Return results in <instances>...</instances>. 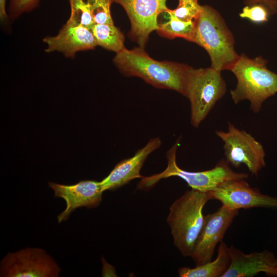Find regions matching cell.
I'll return each instance as SVG.
<instances>
[{"instance_id": "obj_2", "label": "cell", "mask_w": 277, "mask_h": 277, "mask_svg": "<svg viewBox=\"0 0 277 277\" xmlns=\"http://www.w3.org/2000/svg\"><path fill=\"white\" fill-rule=\"evenodd\" d=\"M267 62L261 56L250 58L240 55L230 69L237 80L235 89L230 91L235 104L248 100L250 109L257 113L264 102L277 92V74L267 68Z\"/></svg>"}, {"instance_id": "obj_1", "label": "cell", "mask_w": 277, "mask_h": 277, "mask_svg": "<svg viewBox=\"0 0 277 277\" xmlns=\"http://www.w3.org/2000/svg\"><path fill=\"white\" fill-rule=\"evenodd\" d=\"M113 62L125 76L140 77L156 88L172 90L186 95L191 68L186 64L157 61L140 46L132 49L125 48L116 53Z\"/></svg>"}, {"instance_id": "obj_12", "label": "cell", "mask_w": 277, "mask_h": 277, "mask_svg": "<svg viewBox=\"0 0 277 277\" xmlns=\"http://www.w3.org/2000/svg\"><path fill=\"white\" fill-rule=\"evenodd\" d=\"M49 186L54 191L55 197H61L66 202L65 209L57 217L59 223L67 221L76 208L96 207L102 200L101 182L94 180H83L73 185L49 182Z\"/></svg>"}, {"instance_id": "obj_15", "label": "cell", "mask_w": 277, "mask_h": 277, "mask_svg": "<svg viewBox=\"0 0 277 277\" xmlns=\"http://www.w3.org/2000/svg\"><path fill=\"white\" fill-rule=\"evenodd\" d=\"M162 144L159 137L150 139L134 155L117 164L109 175L101 182L103 191L116 189L136 178L143 177L140 171L148 156Z\"/></svg>"}, {"instance_id": "obj_17", "label": "cell", "mask_w": 277, "mask_h": 277, "mask_svg": "<svg viewBox=\"0 0 277 277\" xmlns=\"http://www.w3.org/2000/svg\"><path fill=\"white\" fill-rule=\"evenodd\" d=\"M91 30L97 46L115 53L126 48L124 45V35L114 24H95Z\"/></svg>"}, {"instance_id": "obj_6", "label": "cell", "mask_w": 277, "mask_h": 277, "mask_svg": "<svg viewBox=\"0 0 277 277\" xmlns=\"http://www.w3.org/2000/svg\"><path fill=\"white\" fill-rule=\"evenodd\" d=\"M221 71L209 67H191L188 78L185 96L190 103V121L197 128L216 102L226 92V84Z\"/></svg>"}, {"instance_id": "obj_7", "label": "cell", "mask_w": 277, "mask_h": 277, "mask_svg": "<svg viewBox=\"0 0 277 277\" xmlns=\"http://www.w3.org/2000/svg\"><path fill=\"white\" fill-rule=\"evenodd\" d=\"M228 124L227 131H215L216 135L224 143L226 161L235 168L244 164L252 175L258 176L266 165L263 146L250 134L239 129L229 122Z\"/></svg>"}, {"instance_id": "obj_14", "label": "cell", "mask_w": 277, "mask_h": 277, "mask_svg": "<svg viewBox=\"0 0 277 277\" xmlns=\"http://www.w3.org/2000/svg\"><path fill=\"white\" fill-rule=\"evenodd\" d=\"M43 42L47 45L45 51L61 52L73 58L80 51L94 49L97 44L91 30L82 26L66 23L55 36H46Z\"/></svg>"}, {"instance_id": "obj_19", "label": "cell", "mask_w": 277, "mask_h": 277, "mask_svg": "<svg viewBox=\"0 0 277 277\" xmlns=\"http://www.w3.org/2000/svg\"><path fill=\"white\" fill-rule=\"evenodd\" d=\"M70 8V16L67 23L82 26L91 29L95 24L93 22L88 0H68Z\"/></svg>"}, {"instance_id": "obj_5", "label": "cell", "mask_w": 277, "mask_h": 277, "mask_svg": "<svg viewBox=\"0 0 277 277\" xmlns=\"http://www.w3.org/2000/svg\"><path fill=\"white\" fill-rule=\"evenodd\" d=\"M180 145L178 140L166 153L167 166L162 172L149 176H143L137 184L140 189L153 187L162 179L177 176L185 181L192 189L203 192L214 190L223 183L236 179H246L248 174L234 171L224 159L221 160L211 169L202 171H189L179 167L176 161V154Z\"/></svg>"}, {"instance_id": "obj_21", "label": "cell", "mask_w": 277, "mask_h": 277, "mask_svg": "<svg viewBox=\"0 0 277 277\" xmlns=\"http://www.w3.org/2000/svg\"><path fill=\"white\" fill-rule=\"evenodd\" d=\"M88 2L95 24H114L110 11L112 0H88Z\"/></svg>"}, {"instance_id": "obj_9", "label": "cell", "mask_w": 277, "mask_h": 277, "mask_svg": "<svg viewBox=\"0 0 277 277\" xmlns=\"http://www.w3.org/2000/svg\"><path fill=\"white\" fill-rule=\"evenodd\" d=\"M112 1L120 5L128 16L131 26L129 36L143 48L150 33L158 28V16L169 9L167 0Z\"/></svg>"}, {"instance_id": "obj_18", "label": "cell", "mask_w": 277, "mask_h": 277, "mask_svg": "<svg viewBox=\"0 0 277 277\" xmlns=\"http://www.w3.org/2000/svg\"><path fill=\"white\" fill-rule=\"evenodd\" d=\"M167 14L168 21L159 24L156 30L158 34L170 39L182 37L196 44V32L195 21L185 22L170 13Z\"/></svg>"}, {"instance_id": "obj_11", "label": "cell", "mask_w": 277, "mask_h": 277, "mask_svg": "<svg viewBox=\"0 0 277 277\" xmlns=\"http://www.w3.org/2000/svg\"><path fill=\"white\" fill-rule=\"evenodd\" d=\"M238 210L222 205L216 211L204 216V223L191 256L196 266L211 261L215 247L238 215Z\"/></svg>"}, {"instance_id": "obj_16", "label": "cell", "mask_w": 277, "mask_h": 277, "mask_svg": "<svg viewBox=\"0 0 277 277\" xmlns=\"http://www.w3.org/2000/svg\"><path fill=\"white\" fill-rule=\"evenodd\" d=\"M230 262L229 247L222 241L214 260L192 268L181 267L178 269V274L180 277H222L229 268Z\"/></svg>"}, {"instance_id": "obj_13", "label": "cell", "mask_w": 277, "mask_h": 277, "mask_svg": "<svg viewBox=\"0 0 277 277\" xmlns=\"http://www.w3.org/2000/svg\"><path fill=\"white\" fill-rule=\"evenodd\" d=\"M230 265L222 277H253L261 272L277 277V258L268 250L244 253L231 245L229 247Z\"/></svg>"}, {"instance_id": "obj_4", "label": "cell", "mask_w": 277, "mask_h": 277, "mask_svg": "<svg viewBox=\"0 0 277 277\" xmlns=\"http://www.w3.org/2000/svg\"><path fill=\"white\" fill-rule=\"evenodd\" d=\"M195 25L196 44L208 53L211 67L221 72L230 70L240 55L234 49L233 35L221 14L210 6H202Z\"/></svg>"}, {"instance_id": "obj_10", "label": "cell", "mask_w": 277, "mask_h": 277, "mask_svg": "<svg viewBox=\"0 0 277 277\" xmlns=\"http://www.w3.org/2000/svg\"><path fill=\"white\" fill-rule=\"evenodd\" d=\"M245 179L231 180L209 192L211 200L220 201L230 210L261 207L277 209V197L265 194L251 187Z\"/></svg>"}, {"instance_id": "obj_25", "label": "cell", "mask_w": 277, "mask_h": 277, "mask_svg": "<svg viewBox=\"0 0 277 277\" xmlns=\"http://www.w3.org/2000/svg\"><path fill=\"white\" fill-rule=\"evenodd\" d=\"M6 0H0V19L2 23H8L9 18L6 12Z\"/></svg>"}, {"instance_id": "obj_3", "label": "cell", "mask_w": 277, "mask_h": 277, "mask_svg": "<svg viewBox=\"0 0 277 277\" xmlns=\"http://www.w3.org/2000/svg\"><path fill=\"white\" fill-rule=\"evenodd\" d=\"M211 200L209 192L187 190L171 205L167 217L174 246L184 256H191L202 228L203 209Z\"/></svg>"}, {"instance_id": "obj_8", "label": "cell", "mask_w": 277, "mask_h": 277, "mask_svg": "<svg viewBox=\"0 0 277 277\" xmlns=\"http://www.w3.org/2000/svg\"><path fill=\"white\" fill-rule=\"evenodd\" d=\"M1 276L56 277L61 269L44 250L38 248L8 253L1 263Z\"/></svg>"}, {"instance_id": "obj_20", "label": "cell", "mask_w": 277, "mask_h": 277, "mask_svg": "<svg viewBox=\"0 0 277 277\" xmlns=\"http://www.w3.org/2000/svg\"><path fill=\"white\" fill-rule=\"evenodd\" d=\"M179 4L174 9H168L166 13H170L177 18L185 21H195L199 17L201 7L198 0H178Z\"/></svg>"}, {"instance_id": "obj_22", "label": "cell", "mask_w": 277, "mask_h": 277, "mask_svg": "<svg viewBox=\"0 0 277 277\" xmlns=\"http://www.w3.org/2000/svg\"><path fill=\"white\" fill-rule=\"evenodd\" d=\"M40 0H9L8 14L9 19L14 21L25 13L36 8Z\"/></svg>"}, {"instance_id": "obj_24", "label": "cell", "mask_w": 277, "mask_h": 277, "mask_svg": "<svg viewBox=\"0 0 277 277\" xmlns=\"http://www.w3.org/2000/svg\"><path fill=\"white\" fill-rule=\"evenodd\" d=\"M244 4L246 6L261 5L267 9L270 14L277 13V0H244Z\"/></svg>"}, {"instance_id": "obj_23", "label": "cell", "mask_w": 277, "mask_h": 277, "mask_svg": "<svg viewBox=\"0 0 277 277\" xmlns=\"http://www.w3.org/2000/svg\"><path fill=\"white\" fill-rule=\"evenodd\" d=\"M270 15L266 7L259 4L245 6L239 14L241 18L248 19L258 24L267 22Z\"/></svg>"}]
</instances>
